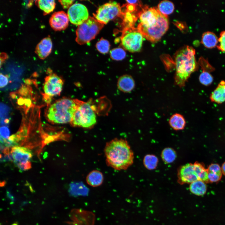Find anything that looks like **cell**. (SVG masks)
<instances>
[{"label": "cell", "mask_w": 225, "mask_h": 225, "mask_svg": "<svg viewBox=\"0 0 225 225\" xmlns=\"http://www.w3.org/2000/svg\"><path fill=\"white\" fill-rule=\"evenodd\" d=\"M140 23L137 28L144 37L152 42L159 40L167 31L169 22L167 16L156 8H145L139 13Z\"/></svg>", "instance_id": "obj_1"}, {"label": "cell", "mask_w": 225, "mask_h": 225, "mask_svg": "<svg viewBox=\"0 0 225 225\" xmlns=\"http://www.w3.org/2000/svg\"><path fill=\"white\" fill-rule=\"evenodd\" d=\"M104 152L108 165L115 170H126L133 162V152L125 139L115 138L108 142Z\"/></svg>", "instance_id": "obj_2"}, {"label": "cell", "mask_w": 225, "mask_h": 225, "mask_svg": "<svg viewBox=\"0 0 225 225\" xmlns=\"http://www.w3.org/2000/svg\"><path fill=\"white\" fill-rule=\"evenodd\" d=\"M195 50L192 47L185 46L181 48L175 56V84L181 88L184 87L191 74L198 70Z\"/></svg>", "instance_id": "obj_3"}, {"label": "cell", "mask_w": 225, "mask_h": 225, "mask_svg": "<svg viewBox=\"0 0 225 225\" xmlns=\"http://www.w3.org/2000/svg\"><path fill=\"white\" fill-rule=\"evenodd\" d=\"M77 107L76 100L63 98L51 105L46 112L50 122L58 124L71 122Z\"/></svg>", "instance_id": "obj_4"}, {"label": "cell", "mask_w": 225, "mask_h": 225, "mask_svg": "<svg viewBox=\"0 0 225 225\" xmlns=\"http://www.w3.org/2000/svg\"><path fill=\"white\" fill-rule=\"evenodd\" d=\"M178 182L180 184L191 183L197 180L209 182L207 169L198 162L188 163L179 168L177 172Z\"/></svg>", "instance_id": "obj_5"}, {"label": "cell", "mask_w": 225, "mask_h": 225, "mask_svg": "<svg viewBox=\"0 0 225 225\" xmlns=\"http://www.w3.org/2000/svg\"><path fill=\"white\" fill-rule=\"evenodd\" d=\"M77 107L71 122L73 126L90 128L96 123V116L93 108L88 102L76 100Z\"/></svg>", "instance_id": "obj_6"}, {"label": "cell", "mask_w": 225, "mask_h": 225, "mask_svg": "<svg viewBox=\"0 0 225 225\" xmlns=\"http://www.w3.org/2000/svg\"><path fill=\"white\" fill-rule=\"evenodd\" d=\"M104 26L94 18L89 16L87 20L78 26L76 41L80 45L89 42L95 38Z\"/></svg>", "instance_id": "obj_7"}, {"label": "cell", "mask_w": 225, "mask_h": 225, "mask_svg": "<svg viewBox=\"0 0 225 225\" xmlns=\"http://www.w3.org/2000/svg\"><path fill=\"white\" fill-rule=\"evenodd\" d=\"M143 37L137 28H127L122 33L121 44L124 49L130 52H138L142 48Z\"/></svg>", "instance_id": "obj_8"}, {"label": "cell", "mask_w": 225, "mask_h": 225, "mask_svg": "<svg viewBox=\"0 0 225 225\" xmlns=\"http://www.w3.org/2000/svg\"><path fill=\"white\" fill-rule=\"evenodd\" d=\"M122 14L119 4L112 2L100 6L93 15L98 21L104 25Z\"/></svg>", "instance_id": "obj_9"}, {"label": "cell", "mask_w": 225, "mask_h": 225, "mask_svg": "<svg viewBox=\"0 0 225 225\" xmlns=\"http://www.w3.org/2000/svg\"><path fill=\"white\" fill-rule=\"evenodd\" d=\"M11 153L15 165L20 172L29 169L31 168L30 160L32 153L28 149L22 147L14 146Z\"/></svg>", "instance_id": "obj_10"}, {"label": "cell", "mask_w": 225, "mask_h": 225, "mask_svg": "<svg viewBox=\"0 0 225 225\" xmlns=\"http://www.w3.org/2000/svg\"><path fill=\"white\" fill-rule=\"evenodd\" d=\"M67 15L71 23L78 26L83 23L89 17L87 8L79 3L72 4L68 9Z\"/></svg>", "instance_id": "obj_11"}, {"label": "cell", "mask_w": 225, "mask_h": 225, "mask_svg": "<svg viewBox=\"0 0 225 225\" xmlns=\"http://www.w3.org/2000/svg\"><path fill=\"white\" fill-rule=\"evenodd\" d=\"M63 83L62 80L54 74L48 76L43 86L45 94L49 96L59 95L62 90Z\"/></svg>", "instance_id": "obj_12"}, {"label": "cell", "mask_w": 225, "mask_h": 225, "mask_svg": "<svg viewBox=\"0 0 225 225\" xmlns=\"http://www.w3.org/2000/svg\"><path fill=\"white\" fill-rule=\"evenodd\" d=\"M69 21L67 14L63 11H59L52 14L50 18L49 22L54 30L60 31L67 28Z\"/></svg>", "instance_id": "obj_13"}, {"label": "cell", "mask_w": 225, "mask_h": 225, "mask_svg": "<svg viewBox=\"0 0 225 225\" xmlns=\"http://www.w3.org/2000/svg\"><path fill=\"white\" fill-rule=\"evenodd\" d=\"M52 47V40L49 36L43 38L37 44L35 52L40 59H44L50 54Z\"/></svg>", "instance_id": "obj_14"}, {"label": "cell", "mask_w": 225, "mask_h": 225, "mask_svg": "<svg viewBox=\"0 0 225 225\" xmlns=\"http://www.w3.org/2000/svg\"><path fill=\"white\" fill-rule=\"evenodd\" d=\"M135 83L134 79L131 75H124L118 79V89L124 92H129L135 88Z\"/></svg>", "instance_id": "obj_15"}, {"label": "cell", "mask_w": 225, "mask_h": 225, "mask_svg": "<svg viewBox=\"0 0 225 225\" xmlns=\"http://www.w3.org/2000/svg\"><path fill=\"white\" fill-rule=\"evenodd\" d=\"M211 101L218 104L225 102V81H221L210 96Z\"/></svg>", "instance_id": "obj_16"}, {"label": "cell", "mask_w": 225, "mask_h": 225, "mask_svg": "<svg viewBox=\"0 0 225 225\" xmlns=\"http://www.w3.org/2000/svg\"><path fill=\"white\" fill-rule=\"evenodd\" d=\"M168 123L170 127L173 130L179 131L184 128L186 121L182 115L179 113H175L170 117Z\"/></svg>", "instance_id": "obj_17"}, {"label": "cell", "mask_w": 225, "mask_h": 225, "mask_svg": "<svg viewBox=\"0 0 225 225\" xmlns=\"http://www.w3.org/2000/svg\"><path fill=\"white\" fill-rule=\"evenodd\" d=\"M201 42L205 47L212 48L217 46L218 38L214 32L207 31L202 34Z\"/></svg>", "instance_id": "obj_18"}, {"label": "cell", "mask_w": 225, "mask_h": 225, "mask_svg": "<svg viewBox=\"0 0 225 225\" xmlns=\"http://www.w3.org/2000/svg\"><path fill=\"white\" fill-rule=\"evenodd\" d=\"M103 177L102 173L98 170H93L90 172L86 178L87 183L90 186L96 187L102 183Z\"/></svg>", "instance_id": "obj_19"}, {"label": "cell", "mask_w": 225, "mask_h": 225, "mask_svg": "<svg viewBox=\"0 0 225 225\" xmlns=\"http://www.w3.org/2000/svg\"><path fill=\"white\" fill-rule=\"evenodd\" d=\"M189 190L194 194L202 196L206 193L207 187L205 182L201 180H197L190 183Z\"/></svg>", "instance_id": "obj_20"}, {"label": "cell", "mask_w": 225, "mask_h": 225, "mask_svg": "<svg viewBox=\"0 0 225 225\" xmlns=\"http://www.w3.org/2000/svg\"><path fill=\"white\" fill-rule=\"evenodd\" d=\"M35 3L38 7L43 11L44 15L52 12L56 6L54 0H38L35 1Z\"/></svg>", "instance_id": "obj_21"}, {"label": "cell", "mask_w": 225, "mask_h": 225, "mask_svg": "<svg viewBox=\"0 0 225 225\" xmlns=\"http://www.w3.org/2000/svg\"><path fill=\"white\" fill-rule=\"evenodd\" d=\"M161 158L166 164L173 162L177 157L175 151L171 148H166L162 151L161 155Z\"/></svg>", "instance_id": "obj_22"}, {"label": "cell", "mask_w": 225, "mask_h": 225, "mask_svg": "<svg viewBox=\"0 0 225 225\" xmlns=\"http://www.w3.org/2000/svg\"><path fill=\"white\" fill-rule=\"evenodd\" d=\"M143 162L146 168L149 170H152L157 168L158 159L154 155L147 154L144 157Z\"/></svg>", "instance_id": "obj_23"}, {"label": "cell", "mask_w": 225, "mask_h": 225, "mask_svg": "<svg viewBox=\"0 0 225 225\" xmlns=\"http://www.w3.org/2000/svg\"><path fill=\"white\" fill-rule=\"evenodd\" d=\"M157 8L163 14L167 16L172 13L174 9L173 3L168 0H164L158 4Z\"/></svg>", "instance_id": "obj_24"}, {"label": "cell", "mask_w": 225, "mask_h": 225, "mask_svg": "<svg viewBox=\"0 0 225 225\" xmlns=\"http://www.w3.org/2000/svg\"><path fill=\"white\" fill-rule=\"evenodd\" d=\"M208 70H202L199 77V80L201 84L205 86L210 85L213 81V77Z\"/></svg>", "instance_id": "obj_25"}, {"label": "cell", "mask_w": 225, "mask_h": 225, "mask_svg": "<svg viewBox=\"0 0 225 225\" xmlns=\"http://www.w3.org/2000/svg\"><path fill=\"white\" fill-rule=\"evenodd\" d=\"M110 54L111 58L117 61L123 59L126 56V53L124 50L120 48L112 49L110 52Z\"/></svg>", "instance_id": "obj_26"}, {"label": "cell", "mask_w": 225, "mask_h": 225, "mask_svg": "<svg viewBox=\"0 0 225 225\" xmlns=\"http://www.w3.org/2000/svg\"><path fill=\"white\" fill-rule=\"evenodd\" d=\"M96 47L100 53L106 54L108 52L110 48L109 42L103 38H101L96 43Z\"/></svg>", "instance_id": "obj_27"}, {"label": "cell", "mask_w": 225, "mask_h": 225, "mask_svg": "<svg viewBox=\"0 0 225 225\" xmlns=\"http://www.w3.org/2000/svg\"><path fill=\"white\" fill-rule=\"evenodd\" d=\"M218 42L219 43L217 45V48L222 51L225 52V31L221 32Z\"/></svg>", "instance_id": "obj_28"}, {"label": "cell", "mask_w": 225, "mask_h": 225, "mask_svg": "<svg viewBox=\"0 0 225 225\" xmlns=\"http://www.w3.org/2000/svg\"><path fill=\"white\" fill-rule=\"evenodd\" d=\"M222 176V174L213 172H208V177L209 182H214L219 181Z\"/></svg>", "instance_id": "obj_29"}, {"label": "cell", "mask_w": 225, "mask_h": 225, "mask_svg": "<svg viewBox=\"0 0 225 225\" xmlns=\"http://www.w3.org/2000/svg\"><path fill=\"white\" fill-rule=\"evenodd\" d=\"M207 170L208 172L222 174L221 168L219 165L217 163H212L210 164L208 166Z\"/></svg>", "instance_id": "obj_30"}, {"label": "cell", "mask_w": 225, "mask_h": 225, "mask_svg": "<svg viewBox=\"0 0 225 225\" xmlns=\"http://www.w3.org/2000/svg\"><path fill=\"white\" fill-rule=\"evenodd\" d=\"M10 131L8 128L6 126H3L0 128V139H7L9 138Z\"/></svg>", "instance_id": "obj_31"}, {"label": "cell", "mask_w": 225, "mask_h": 225, "mask_svg": "<svg viewBox=\"0 0 225 225\" xmlns=\"http://www.w3.org/2000/svg\"><path fill=\"white\" fill-rule=\"evenodd\" d=\"M8 82V80L7 76L1 73L0 83V88H3L6 86L7 85Z\"/></svg>", "instance_id": "obj_32"}, {"label": "cell", "mask_w": 225, "mask_h": 225, "mask_svg": "<svg viewBox=\"0 0 225 225\" xmlns=\"http://www.w3.org/2000/svg\"><path fill=\"white\" fill-rule=\"evenodd\" d=\"M64 9L69 8L72 5L73 0H59L58 1Z\"/></svg>", "instance_id": "obj_33"}, {"label": "cell", "mask_w": 225, "mask_h": 225, "mask_svg": "<svg viewBox=\"0 0 225 225\" xmlns=\"http://www.w3.org/2000/svg\"><path fill=\"white\" fill-rule=\"evenodd\" d=\"M8 58L7 55L5 53H1L0 54V62L1 65L4 60Z\"/></svg>", "instance_id": "obj_34"}, {"label": "cell", "mask_w": 225, "mask_h": 225, "mask_svg": "<svg viewBox=\"0 0 225 225\" xmlns=\"http://www.w3.org/2000/svg\"><path fill=\"white\" fill-rule=\"evenodd\" d=\"M127 3L131 4H135L138 3V0H127Z\"/></svg>", "instance_id": "obj_35"}, {"label": "cell", "mask_w": 225, "mask_h": 225, "mask_svg": "<svg viewBox=\"0 0 225 225\" xmlns=\"http://www.w3.org/2000/svg\"><path fill=\"white\" fill-rule=\"evenodd\" d=\"M221 170L222 172L225 176V162L223 163L222 165Z\"/></svg>", "instance_id": "obj_36"}, {"label": "cell", "mask_w": 225, "mask_h": 225, "mask_svg": "<svg viewBox=\"0 0 225 225\" xmlns=\"http://www.w3.org/2000/svg\"><path fill=\"white\" fill-rule=\"evenodd\" d=\"M12 225H18L16 224H14Z\"/></svg>", "instance_id": "obj_37"}]
</instances>
